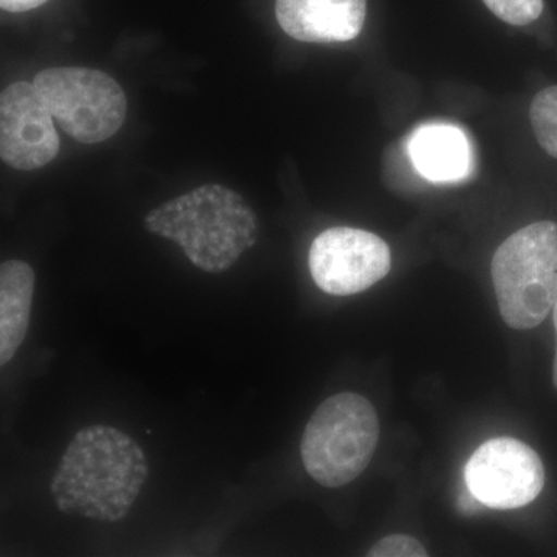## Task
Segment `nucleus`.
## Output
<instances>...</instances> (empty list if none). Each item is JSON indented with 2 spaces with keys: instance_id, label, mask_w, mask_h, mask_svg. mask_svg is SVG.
<instances>
[{
  "instance_id": "nucleus-12",
  "label": "nucleus",
  "mask_w": 557,
  "mask_h": 557,
  "mask_svg": "<svg viewBox=\"0 0 557 557\" xmlns=\"http://www.w3.org/2000/svg\"><path fill=\"white\" fill-rule=\"evenodd\" d=\"M530 123L541 148L557 160V86L545 87L533 98Z\"/></svg>"
},
{
  "instance_id": "nucleus-1",
  "label": "nucleus",
  "mask_w": 557,
  "mask_h": 557,
  "mask_svg": "<svg viewBox=\"0 0 557 557\" xmlns=\"http://www.w3.org/2000/svg\"><path fill=\"white\" fill-rule=\"evenodd\" d=\"M148 475V458L129 435L84 428L58 463L51 496L64 515L116 523L129 515Z\"/></svg>"
},
{
  "instance_id": "nucleus-9",
  "label": "nucleus",
  "mask_w": 557,
  "mask_h": 557,
  "mask_svg": "<svg viewBox=\"0 0 557 557\" xmlns=\"http://www.w3.org/2000/svg\"><path fill=\"white\" fill-rule=\"evenodd\" d=\"M366 0H277L282 30L300 42H347L364 27Z\"/></svg>"
},
{
  "instance_id": "nucleus-5",
  "label": "nucleus",
  "mask_w": 557,
  "mask_h": 557,
  "mask_svg": "<svg viewBox=\"0 0 557 557\" xmlns=\"http://www.w3.org/2000/svg\"><path fill=\"white\" fill-rule=\"evenodd\" d=\"M33 84L61 129L84 145L113 137L126 120L124 90L100 70L46 69Z\"/></svg>"
},
{
  "instance_id": "nucleus-4",
  "label": "nucleus",
  "mask_w": 557,
  "mask_h": 557,
  "mask_svg": "<svg viewBox=\"0 0 557 557\" xmlns=\"http://www.w3.org/2000/svg\"><path fill=\"white\" fill-rule=\"evenodd\" d=\"M379 440V416L369 399L351 392L333 395L304 431V468L319 485L346 486L369 467Z\"/></svg>"
},
{
  "instance_id": "nucleus-17",
  "label": "nucleus",
  "mask_w": 557,
  "mask_h": 557,
  "mask_svg": "<svg viewBox=\"0 0 557 557\" xmlns=\"http://www.w3.org/2000/svg\"><path fill=\"white\" fill-rule=\"evenodd\" d=\"M553 321H555L556 339H557V295H556L555 306H553ZM553 381H555V386L557 388V344H556L555 364H553Z\"/></svg>"
},
{
  "instance_id": "nucleus-10",
  "label": "nucleus",
  "mask_w": 557,
  "mask_h": 557,
  "mask_svg": "<svg viewBox=\"0 0 557 557\" xmlns=\"http://www.w3.org/2000/svg\"><path fill=\"white\" fill-rule=\"evenodd\" d=\"M408 152L418 174L429 182H460L472 170L471 143L450 124L421 126L409 138Z\"/></svg>"
},
{
  "instance_id": "nucleus-13",
  "label": "nucleus",
  "mask_w": 557,
  "mask_h": 557,
  "mask_svg": "<svg viewBox=\"0 0 557 557\" xmlns=\"http://www.w3.org/2000/svg\"><path fill=\"white\" fill-rule=\"evenodd\" d=\"M491 13L509 25L533 24L542 16L544 0H483Z\"/></svg>"
},
{
  "instance_id": "nucleus-14",
  "label": "nucleus",
  "mask_w": 557,
  "mask_h": 557,
  "mask_svg": "<svg viewBox=\"0 0 557 557\" xmlns=\"http://www.w3.org/2000/svg\"><path fill=\"white\" fill-rule=\"evenodd\" d=\"M370 557H426V548L416 537L392 534L369 549Z\"/></svg>"
},
{
  "instance_id": "nucleus-6",
  "label": "nucleus",
  "mask_w": 557,
  "mask_h": 557,
  "mask_svg": "<svg viewBox=\"0 0 557 557\" xmlns=\"http://www.w3.org/2000/svg\"><path fill=\"white\" fill-rule=\"evenodd\" d=\"M465 485L487 508L527 507L544 490V463L536 450L520 440H487L469 458Z\"/></svg>"
},
{
  "instance_id": "nucleus-2",
  "label": "nucleus",
  "mask_w": 557,
  "mask_h": 557,
  "mask_svg": "<svg viewBox=\"0 0 557 557\" xmlns=\"http://www.w3.org/2000/svg\"><path fill=\"white\" fill-rule=\"evenodd\" d=\"M145 228L175 242L207 273L230 270L259 236L258 218L247 200L220 185L200 186L152 209Z\"/></svg>"
},
{
  "instance_id": "nucleus-7",
  "label": "nucleus",
  "mask_w": 557,
  "mask_h": 557,
  "mask_svg": "<svg viewBox=\"0 0 557 557\" xmlns=\"http://www.w3.org/2000/svg\"><path fill=\"white\" fill-rule=\"evenodd\" d=\"M309 267L322 292L333 296L358 295L387 276L392 269L391 248L369 231L336 226L313 240Z\"/></svg>"
},
{
  "instance_id": "nucleus-8",
  "label": "nucleus",
  "mask_w": 557,
  "mask_h": 557,
  "mask_svg": "<svg viewBox=\"0 0 557 557\" xmlns=\"http://www.w3.org/2000/svg\"><path fill=\"white\" fill-rule=\"evenodd\" d=\"M53 115L35 84L14 83L0 95V157L20 171H35L60 152Z\"/></svg>"
},
{
  "instance_id": "nucleus-15",
  "label": "nucleus",
  "mask_w": 557,
  "mask_h": 557,
  "mask_svg": "<svg viewBox=\"0 0 557 557\" xmlns=\"http://www.w3.org/2000/svg\"><path fill=\"white\" fill-rule=\"evenodd\" d=\"M47 0H0L2 10L10 11V13H24L44 5Z\"/></svg>"
},
{
  "instance_id": "nucleus-16",
  "label": "nucleus",
  "mask_w": 557,
  "mask_h": 557,
  "mask_svg": "<svg viewBox=\"0 0 557 557\" xmlns=\"http://www.w3.org/2000/svg\"><path fill=\"white\" fill-rule=\"evenodd\" d=\"M458 507H460L463 512H475L479 511L480 508L485 507V505L471 493V490H469L467 485H465V490L461 491L460 496H458Z\"/></svg>"
},
{
  "instance_id": "nucleus-3",
  "label": "nucleus",
  "mask_w": 557,
  "mask_h": 557,
  "mask_svg": "<svg viewBox=\"0 0 557 557\" xmlns=\"http://www.w3.org/2000/svg\"><path fill=\"white\" fill-rule=\"evenodd\" d=\"M491 276L507 325L537 327L553 311L557 295V223H531L498 247Z\"/></svg>"
},
{
  "instance_id": "nucleus-11",
  "label": "nucleus",
  "mask_w": 557,
  "mask_h": 557,
  "mask_svg": "<svg viewBox=\"0 0 557 557\" xmlns=\"http://www.w3.org/2000/svg\"><path fill=\"white\" fill-rule=\"evenodd\" d=\"M35 273L24 260L0 267V364L20 350L30 325Z\"/></svg>"
}]
</instances>
